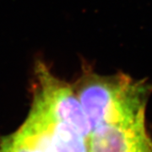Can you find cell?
Returning a JSON list of instances; mask_svg holds the SVG:
<instances>
[{
	"label": "cell",
	"instance_id": "3",
	"mask_svg": "<svg viewBox=\"0 0 152 152\" xmlns=\"http://www.w3.org/2000/svg\"><path fill=\"white\" fill-rule=\"evenodd\" d=\"M90 152H152L145 119L129 124L100 126L89 137Z\"/></svg>",
	"mask_w": 152,
	"mask_h": 152
},
{
	"label": "cell",
	"instance_id": "2",
	"mask_svg": "<svg viewBox=\"0 0 152 152\" xmlns=\"http://www.w3.org/2000/svg\"><path fill=\"white\" fill-rule=\"evenodd\" d=\"M36 74L38 91L34 104L52 118L74 127L89 140L91 127L74 87L55 77L42 64L37 67Z\"/></svg>",
	"mask_w": 152,
	"mask_h": 152
},
{
	"label": "cell",
	"instance_id": "5",
	"mask_svg": "<svg viewBox=\"0 0 152 152\" xmlns=\"http://www.w3.org/2000/svg\"><path fill=\"white\" fill-rule=\"evenodd\" d=\"M0 152H4V151H2V150L0 149Z\"/></svg>",
	"mask_w": 152,
	"mask_h": 152
},
{
	"label": "cell",
	"instance_id": "1",
	"mask_svg": "<svg viewBox=\"0 0 152 152\" xmlns=\"http://www.w3.org/2000/svg\"><path fill=\"white\" fill-rule=\"evenodd\" d=\"M73 87L91 131L103 125L129 124L145 119L152 91L147 81L123 73L101 75L88 69Z\"/></svg>",
	"mask_w": 152,
	"mask_h": 152
},
{
	"label": "cell",
	"instance_id": "4",
	"mask_svg": "<svg viewBox=\"0 0 152 152\" xmlns=\"http://www.w3.org/2000/svg\"><path fill=\"white\" fill-rule=\"evenodd\" d=\"M32 111L42 121L53 152H90L88 139L74 127L52 118L35 104Z\"/></svg>",
	"mask_w": 152,
	"mask_h": 152
}]
</instances>
